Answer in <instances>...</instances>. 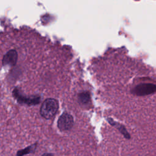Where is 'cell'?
<instances>
[{"label": "cell", "instance_id": "3", "mask_svg": "<svg viewBox=\"0 0 156 156\" xmlns=\"http://www.w3.org/2000/svg\"><path fill=\"white\" fill-rule=\"evenodd\" d=\"M74 124V118L72 115L68 113H63L59 117L57 121L58 128L61 131L70 130Z\"/></svg>", "mask_w": 156, "mask_h": 156}, {"label": "cell", "instance_id": "4", "mask_svg": "<svg viewBox=\"0 0 156 156\" xmlns=\"http://www.w3.org/2000/svg\"><path fill=\"white\" fill-rule=\"evenodd\" d=\"M18 59V53L14 49L10 50L4 55L2 62L4 65H8L10 66L14 65Z\"/></svg>", "mask_w": 156, "mask_h": 156}, {"label": "cell", "instance_id": "2", "mask_svg": "<svg viewBox=\"0 0 156 156\" xmlns=\"http://www.w3.org/2000/svg\"><path fill=\"white\" fill-rule=\"evenodd\" d=\"M156 92V85L153 83H140L133 88V93L139 96H144Z\"/></svg>", "mask_w": 156, "mask_h": 156}, {"label": "cell", "instance_id": "1", "mask_svg": "<svg viewBox=\"0 0 156 156\" xmlns=\"http://www.w3.org/2000/svg\"><path fill=\"white\" fill-rule=\"evenodd\" d=\"M58 109V102L54 98H48L42 103L40 113L42 117L46 119L52 118Z\"/></svg>", "mask_w": 156, "mask_h": 156}, {"label": "cell", "instance_id": "5", "mask_svg": "<svg viewBox=\"0 0 156 156\" xmlns=\"http://www.w3.org/2000/svg\"><path fill=\"white\" fill-rule=\"evenodd\" d=\"M90 99V95L88 93H82L79 96V100L81 103L85 104L88 102Z\"/></svg>", "mask_w": 156, "mask_h": 156}]
</instances>
